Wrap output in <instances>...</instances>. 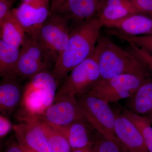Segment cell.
<instances>
[{
    "instance_id": "1",
    "label": "cell",
    "mask_w": 152,
    "mask_h": 152,
    "mask_svg": "<svg viewBox=\"0 0 152 152\" xmlns=\"http://www.w3.org/2000/svg\"><path fill=\"white\" fill-rule=\"evenodd\" d=\"M102 27L100 21L95 18L71 28L67 46L51 72L56 78L64 79L74 68L94 53Z\"/></svg>"
},
{
    "instance_id": "2",
    "label": "cell",
    "mask_w": 152,
    "mask_h": 152,
    "mask_svg": "<svg viewBox=\"0 0 152 152\" xmlns=\"http://www.w3.org/2000/svg\"><path fill=\"white\" fill-rule=\"evenodd\" d=\"M58 80L48 71L41 72L30 79L23 91L19 118L23 122L40 119L54 101Z\"/></svg>"
},
{
    "instance_id": "3",
    "label": "cell",
    "mask_w": 152,
    "mask_h": 152,
    "mask_svg": "<svg viewBox=\"0 0 152 152\" xmlns=\"http://www.w3.org/2000/svg\"><path fill=\"white\" fill-rule=\"evenodd\" d=\"M97 47L100 80L127 74L151 77V73L135 57L121 48L110 38L100 36Z\"/></svg>"
},
{
    "instance_id": "4",
    "label": "cell",
    "mask_w": 152,
    "mask_h": 152,
    "mask_svg": "<svg viewBox=\"0 0 152 152\" xmlns=\"http://www.w3.org/2000/svg\"><path fill=\"white\" fill-rule=\"evenodd\" d=\"M71 30L69 21L58 14L50 15L33 36L54 65L67 46Z\"/></svg>"
},
{
    "instance_id": "5",
    "label": "cell",
    "mask_w": 152,
    "mask_h": 152,
    "mask_svg": "<svg viewBox=\"0 0 152 152\" xmlns=\"http://www.w3.org/2000/svg\"><path fill=\"white\" fill-rule=\"evenodd\" d=\"M98 56L96 45L94 53L74 68L64 79L56 97L72 96L76 98L89 92L101 80Z\"/></svg>"
},
{
    "instance_id": "6",
    "label": "cell",
    "mask_w": 152,
    "mask_h": 152,
    "mask_svg": "<svg viewBox=\"0 0 152 152\" xmlns=\"http://www.w3.org/2000/svg\"><path fill=\"white\" fill-rule=\"evenodd\" d=\"M86 121L97 132L118 142L115 133V113L104 101L88 94L76 97Z\"/></svg>"
},
{
    "instance_id": "7",
    "label": "cell",
    "mask_w": 152,
    "mask_h": 152,
    "mask_svg": "<svg viewBox=\"0 0 152 152\" xmlns=\"http://www.w3.org/2000/svg\"><path fill=\"white\" fill-rule=\"evenodd\" d=\"M151 77L134 75H123L107 80H100L87 94L96 97L107 103L117 102L128 99L147 79Z\"/></svg>"
},
{
    "instance_id": "8",
    "label": "cell",
    "mask_w": 152,
    "mask_h": 152,
    "mask_svg": "<svg viewBox=\"0 0 152 152\" xmlns=\"http://www.w3.org/2000/svg\"><path fill=\"white\" fill-rule=\"evenodd\" d=\"M21 47L15 74L19 79H31L41 72L48 71L53 63L33 36L26 34Z\"/></svg>"
},
{
    "instance_id": "9",
    "label": "cell",
    "mask_w": 152,
    "mask_h": 152,
    "mask_svg": "<svg viewBox=\"0 0 152 152\" xmlns=\"http://www.w3.org/2000/svg\"><path fill=\"white\" fill-rule=\"evenodd\" d=\"M40 119L56 126H67L77 121H87L77 99L72 96L55 97Z\"/></svg>"
},
{
    "instance_id": "10",
    "label": "cell",
    "mask_w": 152,
    "mask_h": 152,
    "mask_svg": "<svg viewBox=\"0 0 152 152\" xmlns=\"http://www.w3.org/2000/svg\"><path fill=\"white\" fill-rule=\"evenodd\" d=\"M115 133L118 143L124 152H149L134 125L121 113H115Z\"/></svg>"
},
{
    "instance_id": "11",
    "label": "cell",
    "mask_w": 152,
    "mask_h": 152,
    "mask_svg": "<svg viewBox=\"0 0 152 152\" xmlns=\"http://www.w3.org/2000/svg\"><path fill=\"white\" fill-rule=\"evenodd\" d=\"M104 1L66 0L57 14L67 19L72 28L96 18Z\"/></svg>"
},
{
    "instance_id": "12",
    "label": "cell",
    "mask_w": 152,
    "mask_h": 152,
    "mask_svg": "<svg viewBox=\"0 0 152 152\" xmlns=\"http://www.w3.org/2000/svg\"><path fill=\"white\" fill-rule=\"evenodd\" d=\"M109 31L126 35H152V16L138 13L115 21L102 23Z\"/></svg>"
},
{
    "instance_id": "13",
    "label": "cell",
    "mask_w": 152,
    "mask_h": 152,
    "mask_svg": "<svg viewBox=\"0 0 152 152\" xmlns=\"http://www.w3.org/2000/svg\"><path fill=\"white\" fill-rule=\"evenodd\" d=\"M14 9L26 34L34 36L48 18L50 6L36 2L22 3Z\"/></svg>"
},
{
    "instance_id": "14",
    "label": "cell",
    "mask_w": 152,
    "mask_h": 152,
    "mask_svg": "<svg viewBox=\"0 0 152 152\" xmlns=\"http://www.w3.org/2000/svg\"><path fill=\"white\" fill-rule=\"evenodd\" d=\"M19 143L38 152H52L46 137L38 121L22 122L13 126Z\"/></svg>"
},
{
    "instance_id": "15",
    "label": "cell",
    "mask_w": 152,
    "mask_h": 152,
    "mask_svg": "<svg viewBox=\"0 0 152 152\" xmlns=\"http://www.w3.org/2000/svg\"><path fill=\"white\" fill-rule=\"evenodd\" d=\"M21 80L15 75L3 76L0 83V111L9 116L20 105L23 98Z\"/></svg>"
},
{
    "instance_id": "16",
    "label": "cell",
    "mask_w": 152,
    "mask_h": 152,
    "mask_svg": "<svg viewBox=\"0 0 152 152\" xmlns=\"http://www.w3.org/2000/svg\"><path fill=\"white\" fill-rule=\"evenodd\" d=\"M52 126L65 136L72 149L94 145L96 132L86 121H77L62 126Z\"/></svg>"
},
{
    "instance_id": "17",
    "label": "cell",
    "mask_w": 152,
    "mask_h": 152,
    "mask_svg": "<svg viewBox=\"0 0 152 152\" xmlns=\"http://www.w3.org/2000/svg\"><path fill=\"white\" fill-rule=\"evenodd\" d=\"M140 12L132 0H105L96 18L101 23L119 20Z\"/></svg>"
},
{
    "instance_id": "18",
    "label": "cell",
    "mask_w": 152,
    "mask_h": 152,
    "mask_svg": "<svg viewBox=\"0 0 152 152\" xmlns=\"http://www.w3.org/2000/svg\"><path fill=\"white\" fill-rule=\"evenodd\" d=\"M125 107L141 115L152 113V78L147 79L131 97Z\"/></svg>"
},
{
    "instance_id": "19",
    "label": "cell",
    "mask_w": 152,
    "mask_h": 152,
    "mask_svg": "<svg viewBox=\"0 0 152 152\" xmlns=\"http://www.w3.org/2000/svg\"><path fill=\"white\" fill-rule=\"evenodd\" d=\"M0 28L1 39L17 48L21 47L26 34L17 18L15 9H12L2 21L0 22Z\"/></svg>"
},
{
    "instance_id": "20",
    "label": "cell",
    "mask_w": 152,
    "mask_h": 152,
    "mask_svg": "<svg viewBox=\"0 0 152 152\" xmlns=\"http://www.w3.org/2000/svg\"><path fill=\"white\" fill-rule=\"evenodd\" d=\"M20 48L0 40V75H15L20 58Z\"/></svg>"
},
{
    "instance_id": "21",
    "label": "cell",
    "mask_w": 152,
    "mask_h": 152,
    "mask_svg": "<svg viewBox=\"0 0 152 152\" xmlns=\"http://www.w3.org/2000/svg\"><path fill=\"white\" fill-rule=\"evenodd\" d=\"M43 131L52 152H72V148L65 136L46 122L37 121Z\"/></svg>"
},
{
    "instance_id": "22",
    "label": "cell",
    "mask_w": 152,
    "mask_h": 152,
    "mask_svg": "<svg viewBox=\"0 0 152 152\" xmlns=\"http://www.w3.org/2000/svg\"><path fill=\"white\" fill-rule=\"evenodd\" d=\"M121 113L134 125L141 134L149 152H152V127L148 119L125 107L122 109Z\"/></svg>"
},
{
    "instance_id": "23",
    "label": "cell",
    "mask_w": 152,
    "mask_h": 152,
    "mask_svg": "<svg viewBox=\"0 0 152 152\" xmlns=\"http://www.w3.org/2000/svg\"><path fill=\"white\" fill-rule=\"evenodd\" d=\"M108 34L129 43L134 44L152 54V35L128 36L111 31H109Z\"/></svg>"
},
{
    "instance_id": "24",
    "label": "cell",
    "mask_w": 152,
    "mask_h": 152,
    "mask_svg": "<svg viewBox=\"0 0 152 152\" xmlns=\"http://www.w3.org/2000/svg\"><path fill=\"white\" fill-rule=\"evenodd\" d=\"M93 149L94 152H124L118 142L106 138L97 132Z\"/></svg>"
},
{
    "instance_id": "25",
    "label": "cell",
    "mask_w": 152,
    "mask_h": 152,
    "mask_svg": "<svg viewBox=\"0 0 152 152\" xmlns=\"http://www.w3.org/2000/svg\"><path fill=\"white\" fill-rule=\"evenodd\" d=\"M129 44L126 50L135 57L151 73H152V54L134 44Z\"/></svg>"
},
{
    "instance_id": "26",
    "label": "cell",
    "mask_w": 152,
    "mask_h": 152,
    "mask_svg": "<svg viewBox=\"0 0 152 152\" xmlns=\"http://www.w3.org/2000/svg\"><path fill=\"white\" fill-rule=\"evenodd\" d=\"M140 12L150 15L152 12V0H132Z\"/></svg>"
},
{
    "instance_id": "27",
    "label": "cell",
    "mask_w": 152,
    "mask_h": 152,
    "mask_svg": "<svg viewBox=\"0 0 152 152\" xmlns=\"http://www.w3.org/2000/svg\"><path fill=\"white\" fill-rule=\"evenodd\" d=\"M15 0H0V22L7 16L12 10Z\"/></svg>"
},
{
    "instance_id": "28",
    "label": "cell",
    "mask_w": 152,
    "mask_h": 152,
    "mask_svg": "<svg viewBox=\"0 0 152 152\" xmlns=\"http://www.w3.org/2000/svg\"><path fill=\"white\" fill-rule=\"evenodd\" d=\"M12 129L13 126L5 116L1 114L0 116V137L1 138L7 135Z\"/></svg>"
},
{
    "instance_id": "29",
    "label": "cell",
    "mask_w": 152,
    "mask_h": 152,
    "mask_svg": "<svg viewBox=\"0 0 152 152\" xmlns=\"http://www.w3.org/2000/svg\"><path fill=\"white\" fill-rule=\"evenodd\" d=\"M3 152H23L15 137H11L6 144Z\"/></svg>"
},
{
    "instance_id": "30",
    "label": "cell",
    "mask_w": 152,
    "mask_h": 152,
    "mask_svg": "<svg viewBox=\"0 0 152 152\" xmlns=\"http://www.w3.org/2000/svg\"><path fill=\"white\" fill-rule=\"evenodd\" d=\"M66 0H50V15L57 13Z\"/></svg>"
},
{
    "instance_id": "31",
    "label": "cell",
    "mask_w": 152,
    "mask_h": 152,
    "mask_svg": "<svg viewBox=\"0 0 152 152\" xmlns=\"http://www.w3.org/2000/svg\"><path fill=\"white\" fill-rule=\"evenodd\" d=\"M93 146L80 148L72 149V152H94Z\"/></svg>"
},
{
    "instance_id": "32",
    "label": "cell",
    "mask_w": 152,
    "mask_h": 152,
    "mask_svg": "<svg viewBox=\"0 0 152 152\" xmlns=\"http://www.w3.org/2000/svg\"><path fill=\"white\" fill-rule=\"evenodd\" d=\"M23 152H38L23 144L19 143Z\"/></svg>"
},
{
    "instance_id": "33",
    "label": "cell",
    "mask_w": 152,
    "mask_h": 152,
    "mask_svg": "<svg viewBox=\"0 0 152 152\" xmlns=\"http://www.w3.org/2000/svg\"><path fill=\"white\" fill-rule=\"evenodd\" d=\"M146 118L148 119L149 121H150L151 124H152V113H150L148 114V115H143Z\"/></svg>"
},
{
    "instance_id": "34",
    "label": "cell",
    "mask_w": 152,
    "mask_h": 152,
    "mask_svg": "<svg viewBox=\"0 0 152 152\" xmlns=\"http://www.w3.org/2000/svg\"><path fill=\"white\" fill-rule=\"evenodd\" d=\"M23 3H29L34 1L35 0H22Z\"/></svg>"
},
{
    "instance_id": "35",
    "label": "cell",
    "mask_w": 152,
    "mask_h": 152,
    "mask_svg": "<svg viewBox=\"0 0 152 152\" xmlns=\"http://www.w3.org/2000/svg\"><path fill=\"white\" fill-rule=\"evenodd\" d=\"M150 15H151V16H152V12H151V14H150Z\"/></svg>"
}]
</instances>
